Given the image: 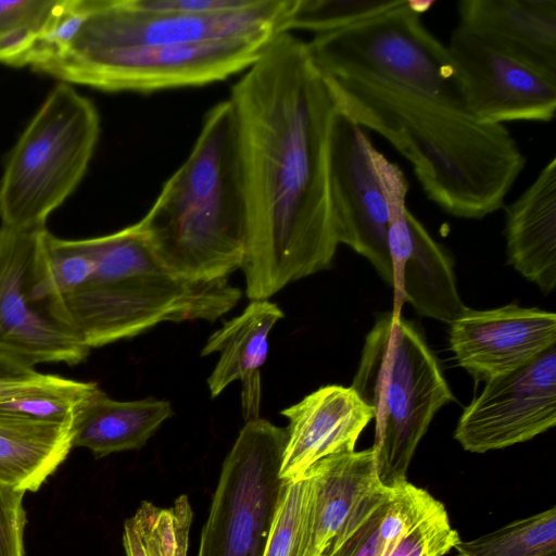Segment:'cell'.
<instances>
[{"instance_id":"e575fe53","label":"cell","mask_w":556,"mask_h":556,"mask_svg":"<svg viewBox=\"0 0 556 556\" xmlns=\"http://www.w3.org/2000/svg\"><path fill=\"white\" fill-rule=\"evenodd\" d=\"M34 366L0 350V401L38 377Z\"/></svg>"},{"instance_id":"5bb4252c","label":"cell","mask_w":556,"mask_h":556,"mask_svg":"<svg viewBox=\"0 0 556 556\" xmlns=\"http://www.w3.org/2000/svg\"><path fill=\"white\" fill-rule=\"evenodd\" d=\"M556 422V344L527 365L485 381L454 438L472 453L529 441Z\"/></svg>"},{"instance_id":"3957f363","label":"cell","mask_w":556,"mask_h":556,"mask_svg":"<svg viewBox=\"0 0 556 556\" xmlns=\"http://www.w3.org/2000/svg\"><path fill=\"white\" fill-rule=\"evenodd\" d=\"M137 225L156 260L178 276L215 280L242 267L249 199L230 99L206 112L188 157Z\"/></svg>"},{"instance_id":"f546056e","label":"cell","mask_w":556,"mask_h":556,"mask_svg":"<svg viewBox=\"0 0 556 556\" xmlns=\"http://www.w3.org/2000/svg\"><path fill=\"white\" fill-rule=\"evenodd\" d=\"M92 4L93 0H56L22 65H30L39 71L43 65L58 59L77 35Z\"/></svg>"},{"instance_id":"ba28073f","label":"cell","mask_w":556,"mask_h":556,"mask_svg":"<svg viewBox=\"0 0 556 556\" xmlns=\"http://www.w3.org/2000/svg\"><path fill=\"white\" fill-rule=\"evenodd\" d=\"M276 37L67 51L39 71L104 91L199 87L247 71Z\"/></svg>"},{"instance_id":"d590c367","label":"cell","mask_w":556,"mask_h":556,"mask_svg":"<svg viewBox=\"0 0 556 556\" xmlns=\"http://www.w3.org/2000/svg\"><path fill=\"white\" fill-rule=\"evenodd\" d=\"M123 543L127 556H149L132 517L125 521Z\"/></svg>"},{"instance_id":"ac0fdd59","label":"cell","mask_w":556,"mask_h":556,"mask_svg":"<svg viewBox=\"0 0 556 556\" xmlns=\"http://www.w3.org/2000/svg\"><path fill=\"white\" fill-rule=\"evenodd\" d=\"M289 420L280 467L287 481L303 477L317 462L355 451L371 409L351 387L325 386L281 412Z\"/></svg>"},{"instance_id":"30bf717a","label":"cell","mask_w":556,"mask_h":556,"mask_svg":"<svg viewBox=\"0 0 556 556\" xmlns=\"http://www.w3.org/2000/svg\"><path fill=\"white\" fill-rule=\"evenodd\" d=\"M293 5L294 0H256L240 10L193 14L140 11L127 0H93L87 18L63 53L231 37H277L288 33Z\"/></svg>"},{"instance_id":"9c48e42d","label":"cell","mask_w":556,"mask_h":556,"mask_svg":"<svg viewBox=\"0 0 556 556\" xmlns=\"http://www.w3.org/2000/svg\"><path fill=\"white\" fill-rule=\"evenodd\" d=\"M287 428L245 422L226 456L198 556H263L289 481L280 476Z\"/></svg>"},{"instance_id":"83f0119b","label":"cell","mask_w":556,"mask_h":556,"mask_svg":"<svg viewBox=\"0 0 556 556\" xmlns=\"http://www.w3.org/2000/svg\"><path fill=\"white\" fill-rule=\"evenodd\" d=\"M312 489L309 473L287 483L263 556L303 555Z\"/></svg>"},{"instance_id":"8992f818","label":"cell","mask_w":556,"mask_h":556,"mask_svg":"<svg viewBox=\"0 0 556 556\" xmlns=\"http://www.w3.org/2000/svg\"><path fill=\"white\" fill-rule=\"evenodd\" d=\"M99 134L92 102L67 84L53 88L7 162L0 182L1 226L46 228L49 215L84 177Z\"/></svg>"},{"instance_id":"cb8c5ba5","label":"cell","mask_w":556,"mask_h":556,"mask_svg":"<svg viewBox=\"0 0 556 556\" xmlns=\"http://www.w3.org/2000/svg\"><path fill=\"white\" fill-rule=\"evenodd\" d=\"M101 389L94 382L39 374L0 401V413L53 424H75Z\"/></svg>"},{"instance_id":"9a60e30c","label":"cell","mask_w":556,"mask_h":556,"mask_svg":"<svg viewBox=\"0 0 556 556\" xmlns=\"http://www.w3.org/2000/svg\"><path fill=\"white\" fill-rule=\"evenodd\" d=\"M0 227V350L34 366L75 365L89 354L73 332L33 296V268L41 232Z\"/></svg>"},{"instance_id":"1f68e13d","label":"cell","mask_w":556,"mask_h":556,"mask_svg":"<svg viewBox=\"0 0 556 556\" xmlns=\"http://www.w3.org/2000/svg\"><path fill=\"white\" fill-rule=\"evenodd\" d=\"M25 491L0 481V556H24Z\"/></svg>"},{"instance_id":"44dd1931","label":"cell","mask_w":556,"mask_h":556,"mask_svg":"<svg viewBox=\"0 0 556 556\" xmlns=\"http://www.w3.org/2000/svg\"><path fill=\"white\" fill-rule=\"evenodd\" d=\"M505 208L508 262L542 292L556 286V157Z\"/></svg>"},{"instance_id":"603a6c76","label":"cell","mask_w":556,"mask_h":556,"mask_svg":"<svg viewBox=\"0 0 556 556\" xmlns=\"http://www.w3.org/2000/svg\"><path fill=\"white\" fill-rule=\"evenodd\" d=\"M172 415L168 401L150 396L122 402L100 390L74 424L73 447L88 448L96 457L136 450Z\"/></svg>"},{"instance_id":"f1b7e54d","label":"cell","mask_w":556,"mask_h":556,"mask_svg":"<svg viewBox=\"0 0 556 556\" xmlns=\"http://www.w3.org/2000/svg\"><path fill=\"white\" fill-rule=\"evenodd\" d=\"M56 0H0V62L22 66Z\"/></svg>"},{"instance_id":"277c9868","label":"cell","mask_w":556,"mask_h":556,"mask_svg":"<svg viewBox=\"0 0 556 556\" xmlns=\"http://www.w3.org/2000/svg\"><path fill=\"white\" fill-rule=\"evenodd\" d=\"M88 240L96 256L92 275L52 301L48 312L90 350L165 321H215L241 299L228 278L193 280L165 268L137 223Z\"/></svg>"},{"instance_id":"7402d4cb","label":"cell","mask_w":556,"mask_h":556,"mask_svg":"<svg viewBox=\"0 0 556 556\" xmlns=\"http://www.w3.org/2000/svg\"><path fill=\"white\" fill-rule=\"evenodd\" d=\"M74 424H53L0 413V481L37 491L73 448Z\"/></svg>"},{"instance_id":"e0dca14e","label":"cell","mask_w":556,"mask_h":556,"mask_svg":"<svg viewBox=\"0 0 556 556\" xmlns=\"http://www.w3.org/2000/svg\"><path fill=\"white\" fill-rule=\"evenodd\" d=\"M450 325L458 364L478 380L509 374L556 344V315L538 307H466Z\"/></svg>"},{"instance_id":"8fae6325","label":"cell","mask_w":556,"mask_h":556,"mask_svg":"<svg viewBox=\"0 0 556 556\" xmlns=\"http://www.w3.org/2000/svg\"><path fill=\"white\" fill-rule=\"evenodd\" d=\"M372 143L358 124L336 105L327 139V174L338 243L366 257L392 287L389 208L375 170Z\"/></svg>"},{"instance_id":"4dcf8cb0","label":"cell","mask_w":556,"mask_h":556,"mask_svg":"<svg viewBox=\"0 0 556 556\" xmlns=\"http://www.w3.org/2000/svg\"><path fill=\"white\" fill-rule=\"evenodd\" d=\"M459 540L443 505L403 534L383 556H445Z\"/></svg>"},{"instance_id":"836d02e7","label":"cell","mask_w":556,"mask_h":556,"mask_svg":"<svg viewBox=\"0 0 556 556\" xmlns=\"http://www.w3.org/2000/svg\"><path fill=\"white\" fill-rule=\"evenodd\" d=\"M256 0H127L128 4L147 12H175L205 14L240 10Z\"/></svg>"},{"instance_id":"7a4b0ae2","label":"cell","mask_w":556,"mask_h":556,"mask_svg":"<svg viewBox=\"0 0 556 556\" xmlns=\"http://www.w3.org/2000/svg\"><path fill=\"white\" fill-rule=\"evenodd\" d=\"M320 72V71H319ZM336 108L386 138L413 166L428 199L480 219L504 206L526 157L504 124L368 75H324Z\"/></svg>"},{"instance_id":"4fadbf2b","label":"cell","mask_w":556,"mask_h":556,"mask_svg":"<svg viewBox=\"0 0 556 556\" xmlns=\"http://www.w3.org/2000/svg\"><path fill=\"white\" fill-rule=\"evenodd\" d=\"M466 111L484 123H548L556 111V73L510 55L455 27L446 45Z\"/></svg>"},{"instance_id":"ffe728a7","label":"cell","mask_w":556,"mask_h":556,"mask_svg":"<svg viewBox=\"0 0 556 556\" xmlns=\"http://www.w3.org/2000/svg\"><path fill=\"white\" fill-rule=\"evenodd\" d=\"M282 317V311L269 300L251 301L239 316L225 321L211 334L201 352L202 356L220 353L207 379L212 397L231 382L241 381L242 413L247 421L258 418L260 369L267 359L269 333Z\"/></svg>"},{"instance_id":"d4e9b609","label":"cell","mask_w":556,"mask_h":556,"mask_svg":"<svg viewBox=\"0 0 556 556\" xmlns=\"http://www.w3.org/2000/svg\"><path fill=\"white\" fill-rule=\"evenodd\" d=\"M459 556H556V508L552 507L454 546Z\"/></svg>"},{"instance_id":"d6a6232c","label":"cell","mask_w":556,"mask_h":556,"mask_svg":"<svg viewBox=\"0 0 556 556\" xmlns=\"http://www.w3.org/2000/svg\"><path fill=\"white\" fill-rule=\"evenodd\" d=\"M391 491L383 502L374 510L369 518L349 539L333 556H383L392 546L394 539L381 526V518L389 502Z\"/></svg>"},{"instance_id":"484cf974","label":"cell","mask_w":556,"mask_h":556,"mask_svg":"<svg viewBox=\"0 0 556 556\" xmlns=\"http://www.w3.org/2000/svg\"><path fill=\"white\" fill-rule=\"evenodd\" d=\"M192 516L182 494L168 508L142 502L132 519L149 556H187Z\"/></svg>"},{"instance_id":"d6986e66","label":"cell","mask_w":556,"mask_h":556,"mask_svg":"<svg viewBox=\"0 0 556 556\" xmlns=\"http://www.w3.org/2000/svg\"><path fill=\"white\" fill-rule=\"evenodd\" d=\"M457 27L556 73V0H462Z\"/></svg>"},{"instance_id":"2e32d148","label":"cell","mask_w":556,"mask_h":556,"mask_svg":"<svg viewBox=\"0 0 556 556\" xmlns=\"http://www.w3.org/2000/svg\"><path fill=\"white\" fill-rule=\"evenodd\" d=\"M306 473L313 481L302 556H333L389 495L381 484L375 451L328 456Z\"/></svg>"},{"instance_id":"5b68a950","label":"cell","mask_w":556,"mask_h":556,"mask_svg":"<svg viewBox=\"0 0 556 556\" xmlns=\"http://www.w3.org/2000/svg\"><path fill=\"white\" fill-rule=\"evenodd\" d=\"M351 388L372 412L381 484L392 488L407 480L433 416L454 400L437 357L413 323L392 312L376 319Z\"/></svg>"},{"instance_id":"4316f807","label":"cell","mask_w":556,"mask_h":556,"mask_svg":"<svg viewBox=\"0 0 556 556\" xmlns=\"http://www.w3.org/2000/svg\"><path fill=\"white\" fill-rule=\"evenodd\" d=\"M404 0H294L288 33H330L383 13Z\"/></svg>"},{"instance_id":"6da1fadb","label":"cell","mask_w":556,"mask_h":556,"mask_svg":"<svg viewBox=\"0 0 556 556\" xmlns=\"http://www.w3.org/2000/svg\"><path fill=\"white\" fill-rule=\"evenodd\" d=\"M249 199L241 269L251 300L331 266L327 139L334 102L307 42L278 35L233 85Z\"/></svg>"},{"instance_id":"52a82bcc","label":"cell","mask_w":556,"mask_h":556,"mask_svg":"<svg viewBox=\"0 0 556 556\" xmlns=\"http://www.w3.org/2000/svg\"><path fill=\"white\" fill-rule=\"evenodd\" d=\"M433 1L400 5L307 42L324 75H368L465 109L460 81L443 45L420 14Z\"/></svg>"},{"instance_id":"7c38bea8","label":"cell","mask_w":556,"mask_h":556,"mask_svg":"<svg viewBox=\"0 0 556 556\" xmlns=\"http://www.w3.org/2000/svg\"><path fill=\"white\" fill-rule=\"evenodd\" d=\"M370 156L389 208L388 244L394 290L393 314L405 302L425 317L447 324L465 309L451 257L406 206L408 182L403 170L374 144Z\"/></svg>"}]
</instances>
